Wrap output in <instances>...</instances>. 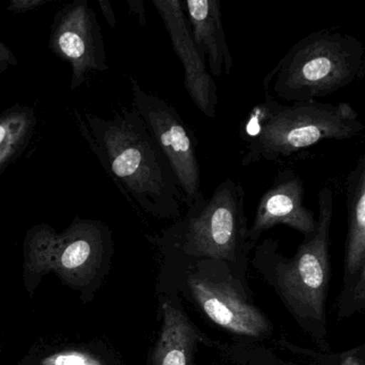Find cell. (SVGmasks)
<instances>
[{
  "mask_svg": "<svg viewBox=\"0 0 365 365\" xmlns=\"http://www.w3.org/2000/svg\"><path fill=\"white\" fill-rule=\"evenodd\" d=\"M242 183L226 179L210 197H202L187 208L168 237L185 254L194 257L232 260L247 238Z\"/></svg>",
  "mask_w": 365,
  "mask_h": 365,
  "instance_id": "obj_4",
  "label": "cell"
},
{
  "mask_svg": "<svg viewBox=\"0 0 365 365\" xmlns=\"http://www.w3.org/2000/svg\"><path fill=\"white\" fill-rule=\"evenodd\" d=\"M132 108L142 117L151 138L168 160L187 208L205 197L195 136L178 110L165 100L147 93L131 78Z\"/></svg>",
  "mask_w": 365,
  "mask_h": 365,
  "instance_id": "obj_6",
  "label": "cell"
},
{
  "mask_svg": "<svg viewBox=\"0 0 365 365\" xmlns=\"http://www.w3.org/2000/svg\"><path fill=\"white\" fill-rule=\"evenodd\" d=\"M127 3L129 5L130 10L138 14L140 26H146V11H145L144 3L140 0H128Z\"/></svg>",
  "mask_w": 365,
  "mask_h": 365,
  "instance_id": "obj_18",
  "label": "cell"
},
{
  "mask_svg": "<svg viewBox=\"0 0 365 365\" xmlns=\"http://www.w3.org/2000/svg\"><path fill=\"white\" fill-rule=\"evenodd\" d=\"M303 180L292 170L277 173L271 187L260 197L253 225L247 230V238L257 239L262 232L277 225H286L309 238L317 228L313 211L304 205Z\"/></svg>",
  "mask_w": 365,
  "mask_h": 365,
  "instance_id": "obj_9",
  "label": "cell"
},
{
  "mask_svg": "<svg viewBox=\"0 0 365 365\" xmlns=\"http://www.w3.org/2000/svg\"><path fill=\"white\" fill-rule=\"evenodd\" d=\"M35 125V113L24 106H14L0 115V176L22 155Z\"/></svg>",
  "mask_w": 365,
  "mask_h": 365,
  "instance_id": "obj_14",
  "label": "cell"
},
{
  "mask_svg": "<svg viewBox=\"0 0 365 365\" xmlns=\"http://www.w3.org/2000/svg\"><path fill=\"white\" fill-rule=\"evenodd\" d=\"M43 365H104L96 356L78 350H67L46 356Z\"/></svg>",
  "mask_w": 365,
  "mask_h": 365,
  "instance_id": "obj_15",
  "label": "cell"
},
{
  "mask_svg": "<svg viewBox=\"0 0 365 365\" xmlns=\"http://www.w3.org/2000/svg\"><path fill=\"white\" fill-rule=\"evenodd\" d=\"M190 31L196 48L205 61L212 78L230 74L232 57L226 41L222 22L221 5L217 0L183 1Z\"/></svg>",
  "mask_w": 365,
  "mask_h": 365,
  "instance_id": "obj_11",
  "label": "cell"
},
{
  "mask_svg": "<svg viewBox=\"0 0 365 365\" xmlns=\"http://www.w3.org/2000/svg\"><path fill=\"white\" fill-rule=\"evenodd\" d=\"M364 125L349 103L301 102L283 104L264 95L250 110L240 127L245 144L242 165L275 162L327 140H349Z\"/></svg>",
  "mask_w": 365,
  "mask_h": 365,
  "instance_id": "obj_2",
  "label": "cell"
},
{
  "mask_svg": "<svg viewBox=\"0 0 365 365\" xmlns=\"http://www.w3.org/2000/svg\"><path fill=\"white\" fill-rule=\"evenodd\" d=\"M18 63L12 51L0 40V72L5 71L11 66H18Z\"/></svg>",
  "mask_w": 365,
  "mask_h": 365,
  "instance_id": "obj_17",
  "label": "cell"
},
{
  "mask_svg": "<svg viewBox=\"0 0 365 365\" xmlns=\"http://www.w3.org/2000/svg\"><path fill=\"white\" fill-rule=\"evenodd\" d=\"M333 217V192L318 193L317 228L305 238L296 255L277 264V283L282 298L299 317L324 322V301L330 279L329 242Z\"/></svg>",
  "mask_w": 365,
  "mask_h": 365,
  "instance_id": "obj_5",
  "label": "cell"
},
{
  "mask_svg": "<svg viewBox=\"0 0 365 365\" xmlns=\"http://www.w3.org/2000/svg\"><path fill=\"white\" fill-rule=\"evenodd\" d=\"M364 52L362 42L336 29L309 34L264 78V95L288 104L332 95L364 76Z\"/></svg>",
  "mask_w": 365,
  "mask_h": 365,
  "instance_id": "obj_3",
  "label": "cell"
},
{
  "mask_svg": "<svg viewBox=\"0 0 365 365\" xmlns=\"http://www.w3.org/2000/svg\"><path fill=\"white\" fill-rule=\"evenodd\" d=\"M81 133L108 176L129 202L153 217H180L185 198L172 168L138 113L132 108L110 118L78 115Z\"/></svg>",
  "mask_w": 365,
  "mask_h": 365,
  "instance_id": "obj_1",
  "label": "cell"
},
{
  "mask_svg": "<svg viewBox=\"0 0 365 365\" xmlns=\"http://www.w3.org/2000/svg\"><path fill=\"white\" fill-rule=\"evenodd\" d=\"M50 48L59 58L69 63L73 91L84 84L91 74L108 68L101 27L85 0H76L57 12Z\"/></svg>",
  "mask_w": 365,
  "mask_h": 365,
  "instance_id": "obj_7",
  "label": "cell"
},
{
  "mask_svg": "<svg viewBox=\"0 0 365 365\" xmlns=\"http://www.w3.org/2000/svg\"><path fill=\"white\" fill-rule=\"evenodd\" d=\"M359 272H360V277H359V282L356 283V289H354V298H356V302L363 304L365 298V267Z\"/></svg>",
  "mask_w": 365,
  "mask_h": 365,
  "instance_id": "obj_20",
  "label": "cell"
},
{
  "mask_svg": "<svg viewBox=\"0 0 365 365\" xmlns=\"http://www.w3.org/2000/svg\"><path fill=\"white\" fill-rule=\"evenodd\" d=\"M196 302L217 326L245 336H262L269 326L262 312L226 281L190 277Z\"/></svg>",
  "mask_w": 365,
  "mask_h": 365,
  "instance_id": "obj_10",
  "label": "cell"
},
{
  "mask_svg": "<svg viewBox=\"0 0 365 365\" xmlns=\"http://www.w3.org/2000/svg\"><path fill=\"white\" fill-rule=\"evenodd\" d=\"M346 200L348 232L346 242V272L354 274L365 264V155H360L347 177Z\"/></svg>",
  "mask_w": 365,
  "mask_h": 365,
  "instance_id": "obj_12",
  "label": "cell"
},
{
  "mask_svg": "<svg viewBox=\"0 0 365 365\" xmlns=\"http://www.w3.org/2000/svg\"><path fill=\"white\" fill-rule=\"evenodd\" d=\"M99 5L110 29H114L116 26V16H115L114 11H113L112 6L108 0H100Z\"/></svg>",
  "mask_w": 365,
  "mask_h": 365,
  "instance_id": "obj_19",
  "label": "cell"
},
{
  "mask_svg": "<svg viewBox=\"0 0 365 365\" xmlns=\"http://www.w3.org/2000/svg\"><path fill=\"white\" fill-rule=\"evenodd\" d=\"M341 365H363V363L356 356H347Z\"/></svg>",
  "mask_w": 365,
  "mask_h": 365,
  "instance_id": "obj_21",
  "label": "cell"
},
{
  "mask_svg": "<svg viewBox=\"0 0 365 365\" xmlns=\"http://www.w3.org/2000/svg\"><path fill=\"white\" fill-rule=\"evenodd\" d=\"M46 4V0H14L8 7V10L14 14H22V12L38 9Z\"/></svg>",
  "mask_w": 365,
  "mask_h": 365,
  "instance_id": "obj_16",
  "label": "cell"
},
{
  "mask_svg": "<svg viewBox=\"0 0 365 365\" xmlns=\"http://www.w3.org/2000/svg\"><path fill=\"white\" fill-rule=\"evenodd\" d=\"M200 335L187 316L170 302L163 304V326L153 365H189Z\"/></svg>",
  "mask_w": 365,
  "mask_h": 365,
  "instance_id": "obj_13",
  "label": "cell"
},
{
  "mask_svg": "<svg viewBox=\"0 0 365 365\" xmlns=\"http://www.w3.org/2000/svg\"><path fill=\"white\" fill-rule=\"evenodd\" d=\"M153 4L163 21L173 48L182 63L183 86L187 95L205 116L215 118L219 104L217 84L207 69L206 61L194 43L183 1L153 0Z\"/></svg>",
  "mask_w": 365,
  "mask_h": 365,
  "instance_id": "obj_8",
  "label": "cell"
}]
</instances>
